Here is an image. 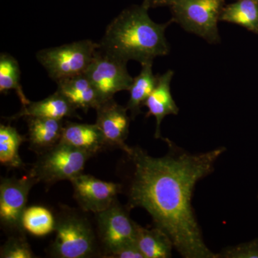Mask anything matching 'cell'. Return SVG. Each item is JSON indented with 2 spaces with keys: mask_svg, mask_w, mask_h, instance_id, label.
<instances>
[{
  "mask_svg": "<svg viewBox=\"0 0 258 258\" xmlns=\"http://www.w3.org/2000/svg\"><path fill=\"white\" fill-rule=\"evenodd\" d=\"M166 142L164 157H152L140 147L126 153L134 166L128 208L144 209L182 257L217 258L204 241L191 200L197 183L211 174L226 149L191 154Z\"/></svg>",
  "mask_w": 258,
  "mask_h": 258,
  "instance_id": "obj_1",
  "label": "cell"
},
{
  "mask_svg": "<svg viewBox=\"0 0 258 258\" xmlns=\"http://www.w3.org/2000/svg\"><path fill=\"white\" fill-rule=\"evenodd\" d=\"M145 5H135L123 10L108 25L99 47L128 62L141 64L169 54L166 28L172 23L153 21Z\"/></svg>",
  "mask_w": 258,
  "mask_h": 258,
  "instance_id": "obj_2",
  "label": "cell"
},
{
  "mask_svg": "<svg viewBox=\"0 0 258 258\" xmlns=\"http://www.w3.org/2000/svg\"><path fill=\"white\" fill-rule=\"evenodd\" d=\"M99 43L91 40L64 44L42 49L37 52V60L55 82L84 74L92 62Z\"/></svg>",
  "mask_w": 258,
  "mask_h": 258,
  "instance_id": "obj_3",
  "label": "cell"
},
{
  "mask_svg": "<svg viewBox=\"0 0 258 258\" xmlns=\"http://www.w3.org/2000/svg\"><path fill=\"white\" fill-rule=\"evenodd\" d=\"M224 7L225 0H175L170 8L173 22L210 43H217V24Z\"/></svg>",
  "mask_w": 258,
  "mask_h": 258,
  "instance_id": "obj_4",
  "label": "cell"
},
{
  "mask_svg": "<svg viewBox=\"0 0 258 258\" xmlns=\"http://www.w3.org/2000/svg\"><path fill=\"white\" fill-rule=\"evenodd\" d=\"M91 154L69 144L59 142L42 152L32 169L37 181L52 184L62 180L71 181L82 174Z\"/></svg>",
  "mask_w": 258,
  "mask_h": 258,
  "instance_id": "obj_5",
  "label": "cell"
},
{
  "mask_svg": "<svg viewBox=\"0 0 258 258\" xmlns=\"http://www.w3.org/2000/svg\"><path fill=\"white\" fill-rule=\"evenodd\" d=\"M55 240L52 245V255L60 258H84L93 253L96 237L86 219L67 214L56 220Z\"/></svg>",
  "mask_w": 258,
  "mask_h": 258,
  "instance_id": "obj_6",
  "label": "cell"
},
{
  "mask_svg": "<svg viewBox=\"0 0 258 258\" xmlns=\"http://www.w3.org/2000/svg\"><path fill=\"white\" fill-rule=\"evenodd\" d=\"M127 61L98 48L85 74L92 83L102 103L113 99L115 93L129 91L134 78L127 70Z\"/></svg>",
  "mask_w": 258,
  "mask_h": 258,
  "instance_id": "obj_7",
  "label": "cell"
},
{
  "mask_svg": "<svg viewBox=\"0 0 258 258\" xmlns=\"http://www.w3.org/2000/svg\"><path fill=\"white\" fill-rule=\"evenodd\" d=\"M128 210L118 205L116 200L109 208L96 214L100 240L109 254L125 244L137 242L139 225L131 219Z\"/></svg>",
  "mask_w": 258,
  "mask_h": 258,
  "instance_id": "obj_8",
  "label": "cell"
},
{
  "mask_svg": "<svg viewBox=\"0 0 258 258\" xmlns=\"http://www.w3.org/2000/svg\"><path fill=\"white\" fill-rule=\"evenodd\" d=\"M37 182L30 174L21 179L3 178L0 184V220L5 227L21 230L22 219L26 210L28 195Z\"/></svg>",
  "mask_w": 258,
  "mask_h": 258,
  "instance_id": "obj_9",
  "label": "cell"
},
{
  "mask_svg": "<svg viewBox=\"0 0 258 258\" xmlns=\"http://www.w3.org/2000/svg\"><path fill=\"white\" fill-rule=\"evenodd\" d=\"M75 198L83 210L98 214L105 211L116 201L120 185L80 174L71 180Z\"/></svg>",
  "mask_w": 258,
  "mask_h": 258,
  "instance_id": "obj_10",
  "label": "cell"
},
{
  "mask_svg": "<svg viewBox=\"0 0 258 258\" xmlns=\"http://www.w3.org/2000/svg\"><path fill=\"white\" fill-rule=\"evenodd\" d=\"M96 110V124L101 130L107 145L119 148L128 153L131 147L125 144V140L129 133L130 117L126 107L120 106L113 98L101 103Z\"/></svg>",
  "mask_w": 258,
  "mask_h": 258,
  "instance_id": "obj_11",
  "label": "cell"
},
{
  "mask_svg": "<svg viewBox=\"0 0 258 258\" xmlns=\"http://www.w3.org/2000/svg\"><path fill=\"white\" fill-rule=\"evenodd\" d=\"M174 76L171 70L158 76L157 86L144 102V106L148 108L147 117L153 115L157 121L155 137L161 138L160 127L163 119L168 115H177L179 108L171 92V82Z\"/></svg>",
  "mask_w": 258,
  "mask_h": 258,
  "instance_id": "obj_12",
  "label": "cell"
},
{
  "mask_svg": "<svg viewBox=\"0 0 258 258\" xmlns=\"http://www.w3.org/2000/svg\"><path fill=\"white\" fill-rule=\"evenodd\" d=\"M57 92L62 94L76 108L87 111L96 109L102 102L96 88L86 74L57 81Z\"/></svg>",
  "mask_w": 258,
  "mask_h": 258,
  "instance_id": "obj_13",
  "label": "cell"
},
{
  "mask_svg": "<svg viewBox=\"0 0 258 258\" xmlns=\"http://www.w3.org/2000/svg\"><path fill=\"white\" fill-rule=\"evenodd\" d=\"M76 108L62 94L56 91L55 93L45 99L31 102L23 107L21 111L10 117V119L39 117L62 120L67 117H79Z\"/></svg>",
  "mask_w": 258,
  "mask_h": 258,
  "instance_id": "obj_14",
  "label": "cell"
},
{
  "mask_svg": "<svg viewBox=\"0 0 258 258\" xmlns=\"http://www.w3.org/2000/svg\"><path fill=\"white\" fill-rule=\"evenodd\" d=\"M60 142L81 149L91 156L108 146L96 123L88 124L68 122L64 125Z\"/></svg>",
  "mask_w": 258,
  "mask_h": 258,
  "instance_id": "obj_15",
  "label": "cell"
},
{
  "mask_svg": "<svg viewBox=\"0 0 258 258\" xmlns=\"http://www.w3.org/2000/svg\"><path fill=\"white\" fill-rule=\"evenodd\" d=\"M28 125L32 149L44 152L60 142L64 127L62 120L28 117Z\"/></svg>",
  "mask_w": 258,
  "mask_h": 258,
  "instance_id": "obj_16",
  "label": "cell"
},
{
  "mask_svg": "<svg viewBox=\"0 0 258 258\" xmlns=\"http://www.w3.org/2000/svg\"><path fill=\"white\" fill-rule=\"evenodd\" d=\"M153 61L142 63V69L138 76L134 78L133 82L129 89V99L126 108L131 112L134 119L141 113V108L144 102L150 96L157 86L158 76L153 73Z\"/></svg>",
  "mask_w": 258,
  "mask_h": 258,
  "instance_id": "obj_17",
  "label": "cell"
},
{
  "mask_svg": "<svg viewBox=\"0 0 258 258\" xmlns=\"http://www.w3.org/2000/svg\"><path fill=\"white\" fill-rule=\"evenodd\" d=\"M137 244L145 258L171 257L174 247L170 237L157 227L147 229L139 225Z\"/></svg>",
  "mask_w": 258,
  "mask_h": 258,
  "instance_id": "obj_18",
  "label": "cell"
},
{
  "mask_svg": "<svg viewBox=\"0 0 258 258\" xmlns=\"http://www.w3.org/2000/svg\"><path fill=\"white\" fill-rule=\"evenodd\" d=\"M220 20L258 33V3L254 0H237L224 7Z\"/></svg>",
  "mask_w": 258,
  "mask_h": 258,
  "instance_id": "obj_19",
  "label": "cell"
},
{
  "mask_svg": "<svg viewBox=\"0 0 258 258\" xmlns=\"http://www.w3.org/2000/svg\"><path fill=\"white\" fill-rule=\"evenodd\" d=\"M20 64L13 56L8 53L0 55V93L14 91L21 102L23 107L30 103L27 98L20 83L21 78Z\"/></svg>",
  "mask_w": 258,
  "mask_h": 258,
  "instance_id": "obj_20",
  "label": "cell"
},
{
  "mask_svg": "<svg viewBox=\"0 0 258 258\" xmlns=\"http://www.w3.org/2000/svg\"><path fill=\"white\" fill-rule=\"evenodd\" d=\"M25 141L23 136L10 125H0V163L10 168H22L23 161L19 149Z\"/></svg>",
  "mask_w": 258,
  "mask_h": 258,
  "instance_id": "obj_21",
  "label": "cell"
},
{
  "mask_svg": "<svg viewBox=\"0 0 258 258\" xmlns=\"http://www.w3.org/2000/svg\"><path fill=\"white\" fill-rule=\"evenodd\" d=\"M22 225L29 233L40 237L55 231L56 220L50 210L43 207L33 206L24 212Z\"/></svg>",
  "mask_w": 258,
  "mask_h": 258,
  "instance_id": "obj_22",
  "label": "cell"
},
{
  "mask_svg": "<svg viewBox=\"0 0 258 258\" xmlns=\"http://www.w3.org/2000/svg\"><path fill=\"white\" fill-rule=\"evenodd\" d=\"M34 255L28 242L21 237H10L0 251L2 258H32Z\"/></svg>",
  "mask_w": 258,
  "mask_h": 258,
  "instance_id": "obj_23",
  "label": "cell"
},
{
  "mask_svg": "<svg viewBox=\"0 0 258 258\" xmlns=\"http://www.w3.org/2000/svg\"><path fill=\"white\" fill-rule=\"evenodd\" d=\"M217 258H258V238L226 247L217 254Z\"/></svg>",
  "mask_w": 258,
  "mask_h": 258,
  "instance_id": "obj_24",
  "label": "cell"
},
{
  "mask_svg": "<svg viewBox=\"0 0 258 258\" xmlns=\"http://www.w3.org/2000/svg\"><path fill=\"white\" fill-rule=\"evenodd\" d=\"M110 257L118 258H145L139 248L137 242L125 244L109 254Z\"/></svg>",
  "mask_w": 258,
  "mask_h": 258,
  "instance_id": "obj_25",
  "label": "cell"
},
{
  "mask_svg": "<svg viewBox=\"0 0 258 258\" xmlns=\"http://www.w3.org/2000/svg\"><path fill=\"white\" fill-rule=\"evenodd\" d=\"M175 0H144L143 4L148 8H157L161 6H169L174 3Z\"/></svg>",
  "mask_w": 258,
  "mask_h": 258,
  "instance_id": "obj_26",
  "label": "cell"
},
{
  "mask_svg": "<svg viewBox=\"0 0 258 258\" xmlns=\"http://www.w3.org/2000/svg\"><path fill=\"white\" fill-rule=\"evenodd\" d=\"M254 1L257 2L258 3V0H254Z\"/></svg>",
  "mask_w": 258,
  "mask_h": 258,
  "instance_id": "obj_27",
  "label": "cell"
}]
</instances>
